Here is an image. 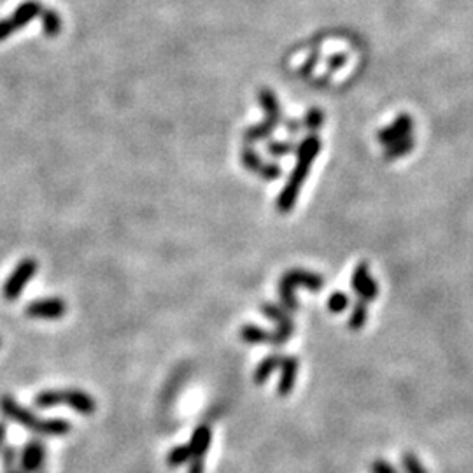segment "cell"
<instances>
[{
  "instance_id": "9c48e42d",
  "label": "cell",
  "mask_w": 473,
  "mask_h": 473,
  "mask_svg": "<svg viewBox=\"0 0 473 473\" xmlns=\"http://www.w3.org/2000/svg\"><path fill=\"white\" fill-rule=\"evenodd\" d=\"M352 286L354 289L361 294L365 300H373L377 297V286L376 282L370 279L369 272H366V265H361V267L356 270L354 279H352Z\"/></svg>"
},
{
  "instance_id": "52a82bcc",
  "label": "cell",
  "mask_w": 473,
  "mask_h": 473,
  "mask_svg": "<svg viewBox=\"0 0 473 473\" xmlns=\"http://www.w3.org/2000/svg\"><path fill=\"white\" fill-rule=\"evenodd\" d=\"M210 438H212V433L207 426H198L195 429L191 436V442L188 443L189 449H191V461H198V463H203V456L209 450L210 445Z\"/></svg>"
},
{
  "instance_id": "d6986e66",
  "label": "cell",
  "mask_w": 473,
  "mask_h": 473,
  "mask_svg": "<svg viewBox=\"0 0 473 473\" xmlns=\"http://www.w3.org/2000/svg\"><path fill=\"white\" fill-rule=\"evenodd\" d=\"M349 305V300L345 294L342 293H335L333 297L330 298V311L331 312H342L345 311V307Z\"/></svg>"
},
{
  "instance_id": "4fadbf2b",
  "label": "cell",
  "mask_w": 473,
  "mask_h": 473,
  "mask_svg": "<svg viewBox=\"0 0 473 473\" xmlns=\"http://www.w3.org/2000/svg\"><path fill=\"white\" fill-rule=\"evenodd\" d=\"M35 405L39 409H53V407L64 405V391H56V389H46V391L39 393L34 400Z\"/></svg>"
},
{
  "instance_id": "277c9868",
  "label": "cell",
  "mask_w": 473,
  "mask_h": 473,
  "mask_svg": "<svg viewBox=\"0 0 473 473\" xmlns=\"http://www.w3.org/2000/svg\"><path fill=\"white\" fill-rule=\"evenodd\" d=\"M46 449L39 438L28 440L20 454V467L23 473H41L44 468Z\"/></svg>"
},
{
  "instance_id": "e0dca14e",
  "label": "cell",
  "mask_w": 473,
  "mask_h": 473,
  "mask_svg": "<svg viewBox=\"0 0 473 473\" xmlns=\"http://www.w3.org/2000/svg\"><path fill=\"white\" fill-rule=\"evenodd\" d=\"M365 321H366V307L363 305V301H359V304L354 307V311H352L349 326H351L352 330H359L363 325H365Z\"/></svg>"
},
{
  "instance_id": "ba28073f",
  "label": "cell",
  "mask_w": 473,
  "mask_h": 473,
  "mask_svg": "<svg viewBox=\"0 0 473 473\" xmlns=\"http://www.w3.org/2000/svg\"><path fill=\"white\" fill-rule=\"evenodd\" d=\"M282 377L279 381V395L286 396L289 395L293 389L294 382H297V372H298V359L297 358H282L281 363Z\"/></svg>"
},
{
  "instance_id": "6da1fadb",
  "label": "cell",
  "mask_w": 473,
  "mask_h": 473,
  "mask_svg": "<svg viewBox=\"0 0 473 473\" xmlns=\"http://www.w3.org/2000/svg\"><path fill=\"white\" fill-rule=\"evenodd\" d=\"M35 272H37V261L34 258H25L18 263V267L11 272L7 281L4 282L2 294L7 301H14L20 298L23 293L25 286L34 279Z\"/></svg>"
},
{
  "instance_id": "7c38bea8",
  "label": "cell",
  "mask_w": 473,
  "mask_h": 473,
  "mask_svg": "<svg viewBox=\"0 0 473 473\" xmlns=\"http://www.w3.org/2000/svg\"><path fill=\"white\" fill-rule=\"evenodd\" d=\"M0 460H2V470L4 473H23L20 467V457L14 447L4 445V449L0 450Z\"/></svg>"
},
{
  "instance_id": "3957f363",
  "label": "cell",
  "mask_w": 473,
  "mask_h": 473,
  "mask_svg": "<svg viewBox=\"0 0 473 473\" xmlns=\"http://www.w3.org/2000/svg\"><path fill=\"white\" fill-rule=\"evenodd\" d=\"M25 312L34 319L56 321V319H61L67 314V304L61 298H41V300L30 301Z\"/></svg>"
},
{
  "instance_id": "5b68a950",
  "label": "cell",
  "mask_w": 473,
  "mask_h": 473,
  "mask_svg": "<svg viewBox=\"0 0 473 473\" xmlns=\"http://www.w3.org/2000/svg\"><path fill=\"white\" fill-rule=\"evenodd\" d=\"M64 405L71 407L72 410L79 414L90 416L97 410V403L88 393L79 391V389H65L64 391Z\"/></svg>"
},
{
  "instance_id": "2e32d148",
  "label": "cell",
  "mask_w": 473,
  "mask_h": 473,
  "mask_svg": "<svg viewBox=\"0 0 473 473\" xmlns=\"http://www.w3.org/2000/svg\"><path fill=\"white\" fill-rule=\"evenodd\" d=\"M240 337L244 338L249 344H258V342H268L270 340V335L265 333L263 330H260L258 326H246L242 330V335Z\"/></svg>"
},
{
  "instance_id": "44dd1931",
  "label": "cell",
  "mask_w": 473,
  "mask_h": 473,
  "mask_svg": "<svg viewBox=\"0 0 473 473\" xmlns=\"http://www.w3.org/2000/svg\"><path fill=\"white\" fill-rule=\"evenodd\" d=\"M372 473H396L395 468L384 460H377L376 463L372 465Z\"/></svg>"
},
{
  "instance_id": "ac0fdd59",
  "label": "cell",
  "mask_w": 473,
  "mask_h": 473,
  "mask_svg": "<svg viewBox=\"0 0 473 473\" xmlns=\"http://www.w3.org/2000/svg\"><path fill=\"white\" fill-rule=\"evenodd\" d=\"M403 468H405L407 473H428L424 465L414 454H405L403 456Z\"/></svg>"
},
{
  "instance_id": "8992f818",
  "label": "cell",
  "mask_w": 473,
  "mask_h": 473,
  "mask_svg": "<svg viewBox=\"0 0 473 473\" xmlns=\"http://www.w3.org/2000/svg\"><path fill=\"white\" fill-rule=\"evenodd\" d=\"M42 9H44V6H42L41 2H37V0H27V2L20 4V6L14 9V13L9 16V20L13 21L16 30H20V28L27 27L30 21H34L35 18L41 16Z\"/></svg>"
},
{
  "instance_id": "603a6c76",
  "label": "cell",
  "mask_w": 473,
  "mask_h": 473,
  "mask_svg": "<svg viewBox=\"0 0 473 473\" xmlns=\"http://www.w3.org/2000/svg\"><path fill=\"white\" fill-rule=\"evenodd\" d=\"M0 344H2V340H0Z\"/></svg>"
},
{
  "instance_id": "7402d4cb",
  "label": "cell",
  "mask_w": 473,
  "mask_h": 473,
  "mask_svg": "<svg viewBox=\"0 0 473 473\" xmlns=\"http://www.w3.org/2000/svg\"><path fill=\"white\" fill-rule=\"evenodd\" d=\"M6 438H7V424L4 421H0V450L4 449L6 445Z\"/></svg>"
},
{
  "instance_id": "30bf717a",
  "label": "cell",
  "mask_w": 473,
  "mask_h": 473,
  "mask_svg": "<svg viewBox=\"0 0 473 473\" xmlns=\"http://www.w3.org/2000/svg\"><path fill=\"white\" fill-rule=\"evenodd\" d=\"M41 27L44 32L46 37L53 39L56 35H60L61 32V16L56 9H51V7H44L41 13Z\"/></svg>"
},
{
  "instance_id": "ffe728a7",
  "label": "cell",
  "mask_w": 473,
  "mask_h": 473,
  "mask_svg": "<svg viewBox=\"0 0 473 473\" xmlns=\"http://www.w3.org/2000/svg\"><path fill=\"white\" fill-rule=\"evenodd\" d=\"M14 32H18V30H16V27L13 25V21L9 20V18H6V20H0V42H4L7 37H11Z\"/></svg>"
},
{
  "instance_id": "9a60e30c",
  "label": "cell",
  "mask_w": 473,
  "mask_h": 473,
  "mask_svg": "<svg viewBox=\"0 0 473 473\" xmlns=\"http://www.w3.org/2000/svg\"><path fill=\"white\" fill-rule=\"evenodd\" d=\"M189 460H191V449H189V445H177L167 456V465L172 468H177L181 465L188 463Z\"/></svg>"
},
{
  "instance_id": "8fae6325",
  "label": "cell",
  "mask_w": 473,
  "mask_h": 473,
  "mask_svg": "<svg viewBox=\"0 0 473 473\" xmlns=\"http://www.w3.org/2000/svg\"><path fill=\"white\" fill-rule=\"evenodd\" d=\"M281 363H282L281 356L274 354L265 358L263 361L258 365L256 372H254V382H256V384H263V382L272 376V372H274L275 369H281Z\"/></svg>"
},
{
  "instance_id": "7a4b0ae2",
  "label": "cell",
  "mask_w": 473,
  "mask_h": 473,
  "mask_svg": "<svg viewBox=\"0 0 473 473\" xmlns=\"http://www.w3.org/2000/svg\"><path fill=\"white\" fill-rule=\"evenodd\" d=\"M0 412H2L7 419L14 421V423L25 426V428H28L30 431L41 435L42 419H39L34 412H30V410L25 409L23 405H20L13 396L9 395L0 396Z\"/></svg>"
},
{
  "instance_id": "5bb4252c",
  "label": "cell",
  "mask_w": 473,
  "mask_h": 473,
  "mask_svg": "<svg viewBox=\"0 0 473 473\" xmlns=\"http://www.w3.org/2000/svg\"><path fill=\"white\" fill-rule=\"evenodd\" d=\"M71 431V423L65 419H44L42 421V436H65Z\"/></svg>"
}]
</instances>
